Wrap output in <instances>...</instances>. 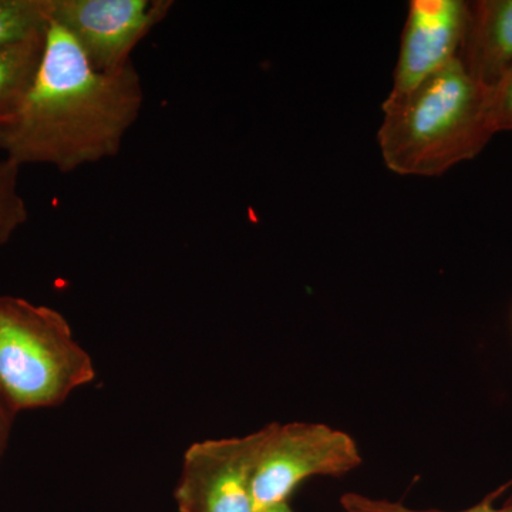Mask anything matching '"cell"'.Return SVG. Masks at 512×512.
Returning a JSON list of instances; mask_svg holds the SVG:
<instances>
[{"mask_svg":"<svg viewBox=\"0 0 512 512\" xmlns=\"http://www.w3.org/2000/svg\"><path fill=\"white\" fill-rule=\"evenodd\" d=\"M143 104L134 63L119 72L94 69L50 18L35 82L19 109L0 121V150L20 167L43 164L72 173L116 157Z\"/></svg>","mask_w":512,"mask_h":512,"instance_id":"6da1fadb","label":"cell"},{"mask_svg":"<svg viewBox=\"0 0 512 512\" xmlns=\"http://www.w3.org/2000/svg\"><path fill=\"white\" fill-rule=\"evenodd\" d=\"M377 133L384 164L393 173L436 177L476 157L495 130L491 89L460 59L413 92L389 97Z\"/></svg>","mask_w":512,"mask_h":512,"instance_id":"7a4b0ae2","label":"cell"},{"mask_svg":"<svg viewBox=\"0 0 512 512\" xmlns=\"http://www.w3.org/2000/svg\"><path fill=\"white\" fill-rule=\"evenodd\" d=\"M94 379L92 356L62 313L0 295V394L16 416L60 406Z\"/></svg>","mask_w":512,"mask_h":512,"instance_id":"3957f363","label":"cell"},{"mask_svg":"<svg viewBox=\"0 0 512 512\" xmlns=\"http://www.w3.org/2000/svg\"><path fill=\"white\" fill-rule=\"evenodd\" d=\"M356 440L323 423L292 421L265 426L252 478L255 512H268L313 477H342L362 464Z\"/></svg>","mask_w":512,"mask_h":512,"instance_id":"277c9868","label":"cell"},{"mask_svg":"<svg viewBox=\"0 0 512 512\" xmlns=\"http://www.w3.org/2000/svg\"><path fill=\"white\" fill-rule=\"evenodd\" d=\"M265 426L247 436L195 441L185 450L174 500L180 512H255L252 478Z\"/></svg>","mask_w":512,"mask_h":512,"instance_id":"5b68a950","label":"cell"},{"mask_svg":"<svg viewBox=\"0 0 512 512\" xmlns=\"http://www.w3.org/2000/svg\"><path fill=\"white\" fill-rule=\"evenodd\" d=\"M171 0H52V19L66 29L94 69L119 72L131 53L173 9Z\"/></svg>","mask_w":512,"mask_h":512,"instance_id":"8992f818","label":"cell"},{"mask_svg":"<svg viewBox=\"0 0 512 512\" xmlns=\"http://www.w3.org/2000/svg\"><path fill=\"white\" fill-rule=\"evenodd\" d=\"M468 5L463 0H412L389 97L413 92L460 56Z\"/></svg>","mask_w":512,"mask_h":512,"instance_id":"52a82bcc","label":"cell"},{"mask_svg":"<svg viewBox=\"0 0 512 512\" xmlns=\"http://www.w3.org/2000/svg\"><path fill=\"white\" fill-rule=\"evenodd\" d=\"M460 59L490 89L512 69V0H481L468 5Z\"/></svg>","mask_w":512,"mask_h":512,"instance_id":"ba28073f","label":"cell"},{"mask_svg":"<svg viewBox=\"0 0 512 512\" xmlns=\"http://www.w3.org/2000/svg\"><path fill=\"white\" fill-rule=\"evenodd\" d=\"M46 33L0 46V121L19 109L35 82L45 53Z\"/></svg>","mask_w":512,"mask_h":512,"instance_id":"9c48e42d","label":"cell"},{"mask_svg":"<svg viewBox=\"0 0 512 512\" xmlns=\"http://www.w3.org/2000/svg\"><path fill=\"white\" fill-rule=\"evenodd\" d=\"M52 18V0H0V46L45 33Z\"/></svg>","mask_w":512,"mask_h":512,"instance_id":"30bf717a","label":"cell"},{"mask_svg":"<svg viewBox=\"0 0 512 512\" xmlns=\"http://www.w3.org/2000/svg\"><path fill=\"white\" fill-rule=\"evenodd\" d=\"M20 168L9 158L0 160V247L28 221V207L19 194Z\"/></svg>","mask_w":512,"mask_h":512,"instance_id":"8fae6325","label":"cell"},{"mask_svg":"<svg viewBox=\"0 0 512 512\" xmlns=\"http://www.w3.org/2000/svg\"><path fill=\"white\" fill-rule=\"evenodd\" d=\"M340 504L346 512H512V495L501 507H495L493 497H487L481 503L460 511L407 507L397 501L382 500V498H372L369 495L357 493L342 495Z\"/></svg>","mask_w":512,"mask_h":512,"instance_id":"7c38bea8","label":"cell"},{"mask_svg":"<svg viewBox=\"0 0 512 512\" xmlns=\"http://www.w3.org/2000/svg\"><path fill=\"white\" fill-rule=\"evenodd\" d=\"M491 119L495 133L512 130V69L491 89Z\"/></svg>","mask_w":512,"mask_h":512,"instance_id":"4fadbf2b","label":"cell"},{"mask_svg":"<svg viewBox=\"0 0 512 512\" xmlns=\"http://www.w3.org/2000/svg\"><path fill=\"white\" fill-rule=\"evenodd\" d=\"M16 414L10 410L8 403L3 399L0 394V460H2L3 453L8 447L10 431H12L13 421H15Z\"/></svg>","mask_w":512,"mask_h":512,"instance_id":"5bb4252c","label":"cell"},{"mask_svg":"<svg viewBox=\"0 0 512 512\" xmlns=\"http://www.w3.org/2000/svg\"><path fill=\"white\" fill-rule=\"evenodd\" d=\"M268 512H298L293 510L291 505L289 503L276 505V507L272 508V510H269Z\"/></svg>","mask_w":512,"mask_h":512,"instance_id":"9a60e30c","label":"cell"}]
</instances>
